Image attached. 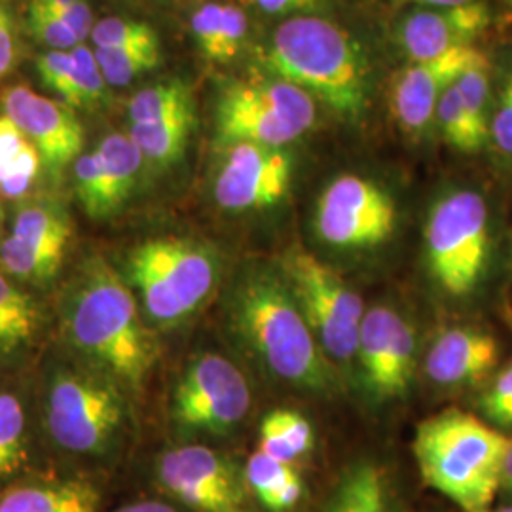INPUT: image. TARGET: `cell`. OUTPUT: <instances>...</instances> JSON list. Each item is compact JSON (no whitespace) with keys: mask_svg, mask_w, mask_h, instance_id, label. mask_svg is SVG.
Masks as SVG:
<instances>
[{"mask_svg":"<svg viewBox=\"0 0 512 512\" xmlns=\"http://www.w3.org/2000/svg\"><path fill=\"white\" fill-rule=\"evenodd\" d=\"M35 342L19 334L18 330L8 327L0 321V366L10 365L19 359L23 353L33 348Z\"/></svg>","mask_w":512,"mask_h":512,"instance_id":"obj_41","label":"cell"},{"mask_svg":"<svg viewBox=\"0 0 512 512\" xmlns=\"http://www.w3.org/2000/svg\"><path fill=\"white\" fill-rule=\"evenodd\" d=\"M397 207L378 184L359 175H340L315 205L317 236L338 249H368L391 238Z\"/></svg>","mask_w":512,"mask_h":512,"instance_id":"obj_12","label":"cell"},{"mask_svg":"<svg viewBox=\"0 0 512 512\" xmlns=\"http://www.w3.org/2000/svg\"><path fill=\"white\" fill-rule=\"evenodd\" d=\"M160 40L156 31L137 19L105 18L95 23L92 33L93 48H122L143 42Z\"/></svg>","mask_w":512,"mask_h":512,"instance_id":"obj_32","label":"cell"},{"mask_svg":"<svg viewBox=\"0 0 512 512\" xmlns=\"http://www.w3.org/2000/svg\"><path fill=\"white\" fill-rule=\"evenodd\" d=\"M156 480L165 494L196 512H251L249 486L238 465L203 444H181L160 454Z\"/></svg>","mask_w":512,"mask_h":512,"instance_id":"obj_11","label":"cell"},{"mask_svg":"<svg viewBox=\"0 0 512 512\" xmlns=\"http://www.w3.org/2000/svg\"><path fill=\"white\" fill-rule=\"evenodd\" d=\"M490 139L501 154L512 158V69L490 120Z\"/></svg>","mask_w":512,"mask_h":512,"instance_id":"obj_38","label":"cell"},{"mask_svg":"<svg viewBox=\"0 0 512 512\" xmlns=\"http://www.w3.org/2000/svg\"><path fill=\"white\" fill-rule=\"evenodd\" d=\"M414 4H418L421 8H448V6H461V4H469L475 0H410Z\"/></svg>","mask_w":512,"mask_h":512,"instance_id":"obj_45","label":"cell"},{"mask_svg":"<svg viewBox=\"0 0 512 512\" xmlns=\"http://www.w3.org/2000/svg\"><path fill=\"white\" fill-rule=\"evenodd\" d=\"M319 0H251L260 12L270 16H281V14H293L300 10H308L315 6Z\"/></svg>","mask_w":512,"mask_h":512,"instance_id":"obj_42","label":"cell"},{"mask_svg":"<svg viewBox=\"0 0 512 512\" xmlns=\"http://www.w3.org/2000/svg\"><path fill=\"white\" fill-rule=\"evenodd\" d=\"M145 160L129 133L114 131L73 164L74 192L84 213L109 220L124 211L139 183Z\"/></svg>","mask_w":512,"mask_h":512,"instance_id":"obj_15","label":"cell"},{"mask_svg":"<svg viewBox=\"0 0 512 512\" xmlns=\"http://www.w3.org/2000/svg\"><path fill=\"white\" fill-rule=\"evenodd\" d=\"M511 492H512V488H511Z\"/></svg>","mask_w":512,"mask_h":512,"instance_id":"obj_48","label":"cell"},{"mask_svg":"<svg viewBox=\"0 0 512 512\" xmlns=\"http://www.w3.org/2000/svg\"><path fill=\"white\" fill-rule=\"evenodd\" d=\"M490 10L484 2L448 8H418L397 25V42L412 61H429L456 48L471 46L490 27Z\"/></svg>","mask_w":512,"mask_h":512,"instance_id":"obj_19","label":"cell"},{"mask_svg":"<svg viewBox=\"0 0 512 512\" xmlns=\"http://www.w3.org/2000/svg\"><path fill=\"white\" fill-rule=\"evenodd\" d=\"M27 29L37 42L52 52H67L82 44L61 19L33 4H27Z\"/></svg>","mask_w":512,"mask_h":512,"instance_id":"obj_34","label":"cell"},{"mask_svg":"<svg viewBox=\"0 0 512 512\" xmlns=\"http://www.w3.org/2000/svg\"><path fill=\"white\" fill-rule=\"evenodd\" d=\"M190 29L198 50L207 61L222 63V29H224V4L209 2L198 8L192 19Z\"/></svg>","mask_w":512,"mask_h":512,"instance_id":"obj_33","label":"cell"},{"mask_svg":"<svg viewBox=\"0 0 512 512\" xmlns=\"http://www.w3.org/2000/svg\"><path fill=\"white\" fill-rule=\"evenodd\" d=\"M129 137L145 165L167 167L181 160L196 124V105L183 80L150 84L129 99Z\"/></svg>","mask_w":512,"mask_h":512,"instance_id":"obj_14","label":"cell"},{"mask_svg":"<svg viewBox=\"0 0 512 512\" xmlns=\"http://www.w3.org/2000/svg\"><path fill=\"white\" fill-rule=\"evenodd\" d=\"M31 461L29 410L18 389L0 387V486H6Z\"/></svg>","mask_w":512,"mask_h":512,"instance_id":"obj_23","label":"cell"},{"mask_svg":"<svg viewBox=\"0 0 512 512\" xmlns=\"http://www.w3.org/2000/svg\"><path fill=\"white\" fill-rule=\"evenodd\" d=\"M321 512H389L382 471L368 461L349 467Z\"/></svg>","mask_w":512,"mask_h":512,"instance_id":"obj_25","label":"cell"},{"mask_svg":"<svg viewBox=\"0 0 512 512\" xmlns=\"http://www.w3.org/2000/svg\"><path fill=\"white\" fill-rule=\"evenodd\" d=\"M281 275L330 361L346 363L357 357L365 317L361 296L325 262L302 249L285 255Z\"/></svg>","mask_w":512,"mask_h":512,"instance_id":"obj_9","label":"cell"},{"mask_svg":"<svg viewBox=\"0 0 512 512\" xmlns=\"http://www.w3.org/2000/svg\"><path fill=\"white\" fill-rule=\"evenodd\" d=\"M251 387L232 361L217 353L194 357L173 389L169 416L181 435H228L249 414Z\"/></svg>","mask_w":512,"mask_h":512,"instance_id":"obj_10","label":"cell"},{"mask_svg":"<svg viewBox=\"0 0 512 512\" xmlns=\"http://www.w3.org/2000/svg\"><path fill=\"white\" fill-rule=\"evenodd\" d=\"M293 181V160L283 148L236 143L224 147L213 196L226 211H256L281 202Z\"/></svg>","mask_w":512,"mask_h":512,"instance_id":"obj_16","label":"cell"},{"mask_svg":"<svg viewBox=\"0 0 512 512\" xmlns=\"http://www.w3.org/2000/svg\"><path fill=\"white\" fill-rule=\"evenodd\" d=\"M270 73L310 93L342 116L368 107L370 71L359 44L340 25L294 16L275 27L264 50Z\"/></svg>","mask_w":512,"mask_h":512,"instance_id":"obj_4","label":"cell"},{"mask_svg":"<svg viewBox=\"0 0 512 512\" xmlns=\"http://www.w3.org/2000/svg\"><path fill=\"white\" fill-rule=\"evenodd\" d=\"M141 311L156 327H175L211 298L220 277L217 253L196 239L150 238L131 247L122 270Z\"/></svg>","mask_w":512,"mask_h":512,"instance_id":"obj_6","label":"cell"},{"mask_svg":"<svg viewBox=\"0 0 512 512\" xmlns=\"http://www.w3.org/2000/svg\"><path fill=\"white\" fill-rule=\"evenodd\" d=\"M315 124V99L283 78H258L228 86L217 105L222 147L253 143L285 148Z\"/></svg>","mask_w":512,"mask_h":512,"instance_id":"obj_8","label":"cell"},{"mask_svg":"<svg viewBox=\"0 0 512 512\" xmlns=\"http://www.w3.org/2000/svg\"><path fill=\"white\" fill-rule=\"evenodd\" d=\"M499 363V344L486 330L456 327L437 336L425 370L435 384L456 387L488 378Z\"/></svg>","mask_w":512,"mask_h":512,"instance_id":"obj_20","label":"cell"},{"mask_svg":"<svg viewBox=\"0 0 512 512\" xmlns=\"http://www.w3.org/2000/svg\"><path fill=\"white\" fill-rule=\"evenodd\" d=\"M128 397L122 385L73 355L54 359L42 376L44 433L65 456L109 461L128 433Z\"/></svg>","mask_w":512,"mask_h":512,"instance_id":"obj_3","label":"cell"},{"mask_svg":"<svg viewBox=\"0 0 512 512\" xmlns=\"http://www.w3.org/2000/svg\"><path fill=\"white\" fill-rule=\"evenodd\" d=\"M71 238L73 222L65 207L50 200L23 203L0 243V270L19 285L46 287L59 274Z\"/></svg>","mask_w":512,"mask_h":512,"instance_id":"obj_13","label":"cell"},{"mask_svg":"<svg viewBox=\"0 0 512 512\" xmlns=\"http://www.w3.org/2000/svg\"><path fill=\"white\" fill-rule=\"evenodd\" d=\"M264 423L270 425L275 433L291 446L296 458H302L310 452L313 446V429L310 421L300 416L298 412L274 410L264 418Z\"/></svg>","mask_w":512,"mask_h":512,"instance_id":"obj_36","label":"cell"},{"mask_svg":"<svg viewBox=\"0 0 512 512\" xmlns=\"http://www.w3.org/2000/svg\"><path fill=\"white\" fill-rule=\"evenodd\" d=\"M414 357H416V334L414 329L408 325V321L397 315L389 353L385 359L384 374L378 387L374 389V397L380 401L399 399L403 397L412 380L414 372Z\"/></svg>","mask_w":512,"mask_h":512,"instance_id":"obj_26","label":"cell"},{"mask_svg":"<svg viewBox=\"0 0 512 512\" xmlns=\"http://www.w3.org/2000/svg\"><path fill=\"white\" fill-rule=\"evenodd\" d=\"M435 122L439 124L444 141L463 154L480 152L490 139V131L480 128L463 107L456 84L442 93L435 110Z\"/></svg>","mask_w":512,"mask_h":512,"instance_id":"obj_27","label":"cell"},{"mask_svg":"<svg viewBox=\"0 0 512 512\" xmlns=\"http://www.w3.org/2000/svg\"><path fill=\"white\" fill-rule=\"evenodd\" d=\"M427 266L440 289L469 296L482 283L490 260V211L482 194L459 188L444 194L425 222Z\"/></svg>","mask_w":512,"mask_h":512,"instance_id":"obj_7","label":"cell"},{"mask_svg":"<svg viewBox=\"0 0 512 512\" xmlns=\"http://www.w3.org/2000/svg\"><path fill=\"white\" fill-rule=\"evenodd\" d=\"M228 306L241 340L279 380L308 391L334 389L332 361L319 346L283 275L266 268L243 272Z\"/></svg>","mask_w":512,"mask_h":512,"instance_id":"obj_2","label":"cell"},{"mask_svg":"<svg viewBox=\"0 0 512 512\" xmlns=\"http://www.w3.org/2000/svg\"><path fill=\"white\" fill-rule=\"evenodd\" d=\"M59 329L69 355L107 374L129 395L156 363V342L126 279L99 255L86 256L57 298Z\"/></svg>","mask_w":512,"mask_h":512,"instance_id":"obj_1","label":"cell"},{"mask_svg":"<svg viewBox=\"0 0 512 512\" xmlns=\"http://www.w3.org/2000/svg\"><path fill=\"white\" fill-rule=\"evenodd\" d=\"M245 480L256 499L272 512H287L298 505L304 494L302 478L293 463L255 452L245 467Z\"/></svg>","mask_w":512,"mask_h":512,"instance_id":"obj_24","label":"cell"},{"mask_svg":"<svg viewBox=\"0 0 512 512\" xmlns=\"http://www.w3.org/2000/svg\"><path fill=\"white\" fill-rule=\"evenodd\" d=\"M101 492L84 476L18 478L0 486V512H99Z\"/></svg>","mask_w":512,"mask_h":512,"instance_id":"obj_21","label":"cell"},{"mask_svg":"<svg viewBox=\"0 0 512 512\" xmlns=\"http://www.w3.org/2000/svg\"><path fill=\"white\" fill-rule=\"evenodd\" d=\"M0 219H2V209H0Z\"/></svg>","mask_w":512,"mask_h":512,"instance_id":"obj_47","label":"cell"},{"mask_svg":"<svg viewBox=\"0 0 512 512\" xmlns=\"http://www.w3.org/2000/svg\"><path fill=\"white\" fill-rule=\"evenodd\" d=\"M16 63V33L14 21L0 0V80L10 73Z\"/></svg>","mask_w":512,"mask_h":512,"instance_id":"obj_40","label":"cell"},{"mask_svg":"<svg viewBox=\"0 0 512 512\" xmlns=\"http://www.w3.org/2000/svg\"><path fill=\"white\" fill-rule=\"evenodd\" d=\"M112 512H181L175 505L165 503V501H156V499H145V501H135L124 505L120 509Z\"/></svg>","mask_w":512,"mask_h":512,"instance_id":"obj_43","label":"cell"},{"mask_svg":"<svg viewBox=\"0 0 512 512\" xmlns=\"http://www.w3.org/2000/svg\"><path fill=\"white\" fill-rule=\"evenodd\" d=\"M54 16L61 19L82 44H86V40L92 38L93 27L97 21L93 19L92 6L88 4V0H76L61 12H55Z\"/></svg>","mask_w":512,"mask_h":512,"instance_id":"obj_39","label":"cell"},{"mask_svg":"<svg viewBox=\"0 0 512 512\" xmlns=\"http://www.w3.org/2000/svg\"><path fill=\"white\" fill-rule=\"evenodd\" d=\"M482 412L488 420L499 427H512V359L511 363L486 391L480 401Z\"/></svg>","mask_w":512,"mask_h":512,"instance_id":"obj_37","label":"cell"},{"mask_svg":"<svg viewBox=\"0 0 512 512\" xmlns=\"http://www.w3.org/2000/svg\"><path fill=\"white\" fill-rule=\"evenodd\" d=\"M0 321L35 342L40 329V308L33 294L0 270Z\"/></svg>","mask_w":512,"mask_h":512,"instance_id":"obj_29","label":"cell"},{"mask_svg":"<svg viewBox=\"0 0 512 512\" xmlns=\"http://www.w3.org/2000/svg\"><path fill=\"white\" fill-rule=\"evenodd\" d=\"M74 55H76V71H74L73 86L65 105L71 109L92 107L95 103L103 101L109 84L101 73L95 52L90 46L86 44L76 46Z\"/></svg>","mask_w":512,"mask_h":512,"instance_id":"obj_31","label":"cell"},{"mask_svg":"<svg viewBox=\"0 0 512 512\" xmlns=\"http://www.w3.org/2000/svg\"><path fill=\"white\" fill-rule=\"evenodd\" d=\"M458 88L459 99L469 116L480 128L490 131L488 120V101H490V65L488 57L478 54L475 61L459 74L454 82Z\"/></svg>","mask_w":512,"mask_h":512,"instance_id":"obj_30","label":"cell"},{"mask_svg":"<svg viewBox=\"0 0 512 512\" xmlns=\"http://www.w3.org/2000/svg\"><path fill=\"white\" fill-rule=\"evenodd\" d=\"M511 439L469 412L450 408L421 421L414 456L427 486L463 511L484 512L503 486Z\"/></svg>","mask_w":512,"mask_h":512,"instance_id":"obj_5","label":"cell"},{"mask_svg":"<svg viewBox=\"0 0 512 512\" xmlns=\"http://www.w3.org/2000/svg\"><path fill=\"white\" fill-rule=\"evenodd\" d=\"M99 69L109 86H128L141 74L156 69L162 61L160 40L122 48H93Z\"/></svg>","mask_w":512,"mask_h":512,"instance_id":"obj_28","label":"cell"},{"mask_svg":"<svg viewBox=\"0 0 512 512\" xmlns=\"http://www.w3.org/2000/svg\"><path fill=\"white\" fill-rule=\"evenodd\" d=\"M73 2L76 0H29L27 4H33V6H38V8H42V10H46V12H61L63 8H67V6H71Z\"/></svg>","mask_w":512,"mask_h":512,"instance_id":"obj_44","label":"cell"},{"mask_svg":"<svg viewBox=\"0 0 512 512\" xmlns=\"http://www.w3.org/2000/svg\"><path fill=\"white\" fill-rule=\"evenodd\" d=\"M475 46L456 48L429 61L410 63L395 76L389 92L391 112L410 135H420L435 122V110L446 92L476 57Z\"/></svg>","mask_w":512,"mask_h":512,"instance_id":"obj_18","label":"cell"},{"mask_svg":"<svg viewBox=\"0 0 512 512\" xmlns=\"http://www.w3.org/2000/svg\"><path fill=\"white\" fill-rule=\"evenodd\" d=\"M42 167L37 147L6 112H0V198L21 200L27 196Z\"/></svg>","mask_w":512,"mask_h":512,"instance_id":"obj_22","label":"cell"},{"mask_svg":"<svg viewBox=\"0 0 512 512\" xmlns=\"http://www.w3.org/2000/svg\"><path fill=\"white\" fill-rule=\"evenodd\" d=\"M76 71V55L74 50L67 52H44L37 57V73L44 86L65 103Z\"/></svg>","mask_w":512,"mask_h":512,"instance_id":"obj_35","label":"cell"},{"mask_svg":"<svg viewBox=\"0 0 512 512\" xmlns=\"http://www.w3.org/2000/svg\"><path fill=\"white\" fill-rule=\"evenodd\" d=\"M2 112L37 147L52 179H61L65 169L82 154L84 128L71 107L18 84L2 93Z\"/></svg>","mask_w":512,"mask_h":512,"instance_id":"obj_17","label":"cell"},{"mask_svg":"<svg viewBox=\"0 0 512 512\" xmlns=\"http://www.w3.org/2000/svg\"><path fill=\"white\" fill-rule=\"evenodd\" d=\"M503 486H507L509 490L512 488V439L503 461Z\"/></svg>","mask_w":512,"mask_h":512,"instance_id":"obj_46","label":"cell"}]
</instances>
